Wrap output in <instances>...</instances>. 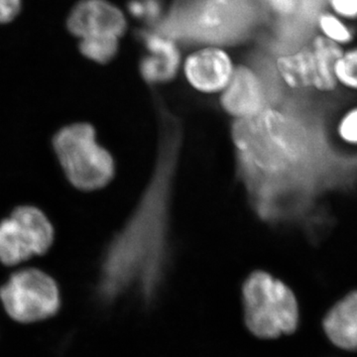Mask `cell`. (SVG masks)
<instances>
[{"instance_id": "11", "label": "cell", "mask_w": 357, "mask_h": 357, "mask_svg": "<svg viewBox=\"0 0 357 357\" xmlns=\"http://www.w3.org/2000/svg\"><path fill=\"white\" fill-rule=\"evenodd\" d=\"M324 328L333 344L345 351H357V291L326 314Z\"/></svg>"}, {"instance_id": "7", "label": "cell", "mask_w": 357, "mask_h": 357, "mask_svg": "<svg viewBox=\"0 0 357 357\" xmlns=\"http://www.w3.org/2000/svg\"><path fill=\"white\" fill-rule=\"evenodd\" d=\"M269 96L261 76L252 66L234 69L229 84L223 91L220 103L236 119H250L268 107Z\"/></svg>"}, {"instance_id": "17", "label": "cell", "mask_w": 357, "mask_h": 357, "mask_svg": "<svg viewBox=\"0 0 357 357\" xmlns=\"http://www.w3.org/2000/svg\"><path fill=\"white\" fill-rule=\"evenodd\" d=\"M331 13L347 22H357V0H326Z\"/></svg>"}, {"instance_id": "3", "label": "cell", "mask_w": 357, "mask_h": 357, "mask_svg": "<svg viewBox=\"0 0 357 357\" xmlns=\"http://www.w3.org/2000/svg\"><path fill=\"white\" fill-rule=\"evenodd\" d=\"M243 302L246 326L258 337H278L297 328L299 307L295 295L266 272L248 277L243 286Z\"/></svg>"}, {"instance_id": "12", "label": "cell", "mask_w": 357, "mask_h": 357, "mask_svg": "<svg viewBox=\"0 0 357 357\" xmlns=\"http://www.w3.org/2000/svg\"><path fill=\"white\" fill-rule=\"evenodd\" d=\"M309 46L311 47L318 65L317 93H335L338 89L335 77V65L337 59L342 56L344 49L328 41L319 34L312 38Z\"/></svg>"}, {"instance_id": "4", "label": "cell", "mask_w": 357, "mask_h": 357, "mask_svg": "<svg viewBox=\"0 0 357 357\" xmlns=\"http://www.w3.org/2000/svg\"><path fill=\"white\" fill-rule=\"evenodd\" d=\"M55 225L41 208L16 206L0 220V264L16 267L43 257L56 243Z\"/></svg>"}, {"instance_id": "10", "label": "cell", "mask_w": 357, "mask_h": 357, "mask_svg": "<svg viewBox=\"0 0 357 357\" xmlns=\"http://www.w3.org/2000/svg\"><path fill=\"white\" fill-rule=\"evenodd\" d=\"M275 72L284 86L292 91H316L318 67L311 47L282 54L275 61Z\"/></svg>"}, {"instance_id": "2", "label": "cell", "mask_w": 357, "mask_h": 357, "mask_svg": "<svg viewBox=\"0 0 357 357\" xmlns=\"http://www.w3.org/2000/svg\"><path fill=\"white\" fill-rule=\"evenodd\" d=\"M52 147L66 181L77 192L100 191L114 177V157L100 144L95 126L88 121L73 122L59 129Z\"/></svg>"}, {"instance_id": "9", "label": "cell", "mask_w": 357, "mask_h": 357, "mask_svg": "<svg viewBox=\"0 0 357 357\" xmlns=\"http://www.w3.org/2000/svg\"><path fill=\"white\" fill-rule=\"evenodd\" d=\"M142 40L147 50L139 63L142 79L150 86L173 79L181 63L180 50L175 40L159 32L143 33Z\"/></svg>"}, {"instance_id": "15", "label": "cell", "mask_w": 357, "mask_h": 357, "mask_svg": "<svg viewBox=\"0 0 357 357\" xmlns=\"http://www.w3.org/2000/svg\"><path fill=\"white\" fill-rule=\"evenodd\" d=\"M338 88L357 93V44L344 49L335 65Z\"/></svg>"}, {"instance_id": "6", "label": "cell", "mask_w": 357, "mask_h": 357, "mask_svg": "<svg viewBox=\"0 0 357 357\" xmlns=\"http://www.w3.org/2000/svg\"><path fill=\"white\" fill-rule=\"evenodd\" d=\"M67 29L77 39L117 38L126 34L128 20L109 0H81L68 16Z\"/></svg>"}, {"instance_id": "13", "label": "cell", "mask_w": 357, "mask_h": 357, "mask_svg": "<svg viewBox=\"0 0 357 357\" xmlns=\"http://www.w3.org/2000/svg\"><path fill=\"white\" fill-rule=\"evenodd\" d=\"M317 28L319 35L340 48H347L356 42V30L351 23L342 20L330 10L319 13L317 18Z\"/></svg>"}, {"instance_id": "8", "label": "cell", "mask_w": 357, "mask_h": 357, "mask_svg": "<svg viewBox=\"0 0 357 357\" xmlns=\"http://www.w3.org/2000/svg\"><path fill=\"white\" fill-rule=\"evenodd\" d=\"M234 69L229 55L215 46L195 52L185 63L188 81L204 93H215L227 88Z\"/></svg>"}, {"instance_id": "18", "label": "cell", "mask_w": 357, "mask_h": 357, "mask_svg": "<svg viewBox=\"0 0 357 357\" xmlns=\"http://www.w3.org/2000/svg\"><path fill=\"white\" fill-rule=\"evenodd\" d=\"M20 10L21 0H0V24L15 20Z\"/></svg>"}, {"instance_id": "14", "label": "cell", "mask_w": 357, "mask_h": 357, "mask_svg": "<svg viewBox=\"0 0 357 357\" xmlns=\"http://www.w3.org/2000/svg\"><path fill=\"white\" fill-rule=\"evenodd\" d=\"M77 50L84 58L96 64H109L119 51V39L89 38L79 40Z\"/></svg>"}, {"instance_id": "16", "label": "cell", "mask_w": 357, "mask_h": 357, "mask_svg": "<svg viewBox=\"0 0 357 357\" xmlns=\"http://www.w3.org/2000/svg\"><path fill=\"white\" fill-rule=\"evenodd\" d=\"M335 132L342 144L357 148V105L349 107L338 117Z\"/></svg>"}, {"instance_id": "1", "label": "cell", "mask_w": 357, "mask_h": 357, "mask_svg": "<svg viewBox=\"0 0 357 357\" xmlns=\"http://www.w3.org/2000/svg\"><path fill=\"white\" fill-rule=\"evenodd\" d=\"M296 128L292 119L270 107L234 122L237 169L248 189L279 177L303 157L305 144Z\"/></svg>"}, {"instance_id": "5", "label": "cell", "mask_w": 357, "mask_h": 357, "mask_svg": "<svg viewBox=\"0 0 357 357\" xmlns=\"http://www.w3.org/2000/svg\"><path fill=\"white\" fill-rule=\"evenodd\" d=\"M0 302L13 321L29 325L57 314L60 290L53 277L40 268H20L0 286Z\"/></svg>"}, {"instance_id": "19", "label": "cell", "mask_w": 357, "mask_h": 357, "mask_svg": "<svg viewBox=\"0 0 357 357\" xmlns=\"http://www.w3.org/2000/svg\"><path fill=\"white\" fill-rule=\"evenodd\" d=\"M270 8L281 16H290L297 9V0H268Z\"/></svg>"}]
</instances>
